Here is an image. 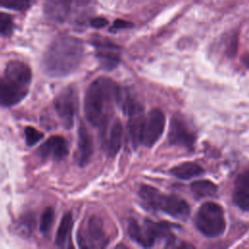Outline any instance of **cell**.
Segmentation results:
<instances>
[{
	"instance_id": "obj_1",
	"label": "cell",
	"mask_w": 249,
	"mask_h": 249,
	"mask_svg": "<svg viewBox=\"0 0 249 249\" xmlns=\"http://www.w3.org/2000/svg\"><path fill=\"white\" fill-rule=\"evenodd\" d=\"M84 54L83 42L73 36L56 38L44 54L43 68L50 77L69 75L80 65Z\"/></svg>"
},
{
	"instance_id": "obj_2",
	"label": "cell",
	"mask_w": 249,
	"mask_h": 249,
	"mask_svg": "<svg viewBox=\"0 0 249 249\" xmlns=\"http://www.w3.org/2000/svg\"><path fill=\"white\" fill-rule=\"evenodd\" d=\"M118 85L109 78L99 77L88 88L84 99V112L93 126L107 124L113 104L116 103Z\"/></svg>"
},
{
	"instance_id": "obj_3",
	"label": "cell",
	"mask_w": 249,
	"mask_h": 249,
	"mask_svg": "<svg viewBox=\"0 0 249 249\" xmlns=\"http://www.w3.org/2000/svg\"><path fill=\"white\" fill-rule=\"evenodd\" d=\"M31 78V69L26 63L10 61L0 79V105L9 107L20 102L28 93Z\"/></svg>"
},
{
	"instance_id": "obj_4",
	"label": "cell",
	"mask_w": 249,
	"mask_h": 249,
	"mask_svg": "<svg viewBox=\"0 0 249 249\" xmlns=\"http://www.w3.org/2000/svg\"><path fill=\"white\" fill-rule=\"evenodd\" d=\"M195 222L197 230L208 237L221 235L226 228L223 208L215 202L202 204L197 210Z\"/></svg>"
},
{
	"instance_id": "obj_5",
	"label": "cell",
	"mask_w": 249,
	"mask_h": 249,
	"mask_svg": "<svg viewBox=\"0 0 249 249\" xmlns=\"http://www.w3.org/2000/svg\"><path fill=\"white\" fill-rule=\"evenodd\" d=\"M77 239L79 246L83 248H103L108 242L103 224L96 216L89 217L86 226L81 227Z\"/></svg>"
},
{
	"instance_id": "obj_6",
	"label": "cell",
	"mask_w": 249,
	"mask_h": 249,
	"mask_svg": "<svg viewBox=\"0 0 249 249\" xmlns=\"http://www.w3.org/2000/svg\"><path fill=\"white\" fill-rule=\"evenodd\" d=\"M164 125V114L160 109L151 110L143 119L141 144L146 147H152L161 136Z\"/></svg>"
},
{
	"instance_id": "obj_7",
	"label": "cell",
	"mask_w": 249,
	"mask_h": 249,
	"mask_svg": "<svg viewBox=\"0 0 249 249\" xmlns=\"http://www.w3.org/2000/svg\"><path fill=\"white\" fill-rule=\"evenodd\" d=\"M54 110L66 128H70L74 124L77 112V94L72 88H67L57 94L53 102Z\"/></svg>"
},
{
	"instance_id": "obj_8",
	"label": "cell",
	"mask_w": 249,
	"mask_h": 249,
	"mask_svg": "<svg viewBox=\"0 0 249 249\" xmlns=\"http://www.w3.org/2000/svg\"><path fill=\"white\" fill-rule=\"evenodd\" d=\"M92 45L96 51V56L100 64L108 70L116 68L121 61V50L107 39L96 38Z\"/></svg>"
},
{
	"instance_id": "obj_9",
	"label": "cell",
	"mask_w": 249,
	"mask_h": 249,
	"mask_svg": "<svg viewBox=\"0 0 249 249\" xmlns=\"http://www.w3.org/2000/svg\"><path fill=\"white\" fill-rule=\"evenodd\" d=\"M156 210H161L164 213L176 219L185 220L190 215V206L186 200L175 196H166L160 194Z\"/></svg>"
},
{
	"instance_id": "obj_10",
	"label": "cell",
	"mask_w": 249,
	"mask_h": 249,
	"mask_svg": "<svg viewBox=\"0 0 249 249\" xmlns=\"http://www.w3.org/2000/svg\"><path fill=\"white\" fill-rule=\"evenodd\" d=\"M168 140L172 145L192 149L195 142V136L186 123L180 118L175 117L170 123Z\"/></svg>"
},
{
	"instance_id": "obj_11",
	"label": "cell",
	"mask_w": 249,
	"mask_h": 249,
	"mask_svg": "<svg viewBox=\"0 0 249 249\" xmlns=\"http://www.w3.org/2000/svg\"><path fill=\"white\" fill-rule=\"evenodd\" d=\"M38 154L42 158H51L61 160L68 155L66 140L59 135H53L48 138L38 149Z\"/></svg>"
},
{
	"instance_id": "obj_12",
	"label": "cell",
	"mask_w": 249,
	"mask_h": 249,
	"mask_svg": "<svg viewBox=\"0 0 249 249\" xmlns=\"http://www.w3.org/2000/svg\"><path fill=\"white\" fill-rule=\"evenodd\" d=\"M93 153L91 136L83 123H80L78 129L77 143V161L80 166H85L89 161Z\"/></svg>"
},
{
	"instance_id": "obj_13",
	"label": "cell",
	"mask_w": 249,
	"mask_h": 249,
	"mask_svg": "<svg viewBox=\"0 0 249 249\" xmlns=\"http://www.w3.org/2000/svg\"><path fill=\"white\" fill-rule=\"evenodd\" d=\"M116 104L128 117L143 113L142 104L137 101L134 95L125 88L118 87L116 94Z\"/></svg>"
},
{
	"instance_id": "obj_14",
	"label": "cell",
	"mask_w": 249,
	"mask_h": 249,
	"mask_svg": "<svg viewBox=\"0 0 249 249\" xmlns=\"http://www.w3.org/2000/svg\"><path fill=\"white\" fill-rule=\"evenodd\" d=\"M233 203L241 210H249V171L239 174L234 182Z\"/></svg>"
},
{
	"instance_id": "obj_15",
	"label": "cell",
	"mask_w": 249,
	"mask_h": 249,
	"mask_svg": "<svg viewBox=\"0 0 249 249\" xmlns=\"http://www.w3.org/2000/svg\"><path fill=\"white\" fill-rule=\"evenodd\" d=\"M72 0H44V11L52 20L61 22L68 17Z\"/></svg>"
},
{
	"instance_id": "obj_16",
	"label": "cell",
	"mask_w": 249,
	"mask_h": 249,
	"mask_svg": "<svg viewBox=\"0 0 249 249\" xmlns=\"http://www.w3.org/2000/svg\"><path fill=\"white\" fill-rule=\"evenodd\" d=\"M123 141V125L119 120H116L110 128L107 140V152L110 157H114L120 150Z\"/></svg>"
},
{
	"instance_id": "obj_17",
	"label": "cell",
	"mask_w": 249,
	"mask_h": 249,
	"mask_svg": "<svg viewBox=\"0 0 249 249\" xmlns=\"http://www.w3.org/2000/svg\"><path fill=\"white\" fill-rule=\"evenodd\" d=\"M171 174H173L175 177L182 179V180H188L196 176L201 175L204 171L203 168L198 165L196 162H183L179 165L174 166L170 170Z\"/></svg>"
},
{
	"instance_id": "obj_18",
	"label": "cell",
	"mask_w": 249,
	"mask_h": 249,
	"mask_svg": "<svg viewBox=\"0 0 249 249\" xmlns=\"http://www.w3.org/2000/svg\"><path fill=\"white\" fill-rule=\"evenodd\" d=\"M73 226V217L70 212L65 213L59 223V227L57 229L56 234H55V244L57 246H64L67 242V239L70 235L71 230Z\"/></svg>"
},
{
	"instance_id": "obj_19",
	"label": "cell",
	"mask_w": 249,
	"mask_h": 249,
	"mask_svg": "<svg viewBox=\"0 0 249 249\" xmlns=\"http://www.w3.org/2000/svg\"><path fill=\"white\" fill-rule=\"evenodd\" d=\"M143 119H144L143 113L136 114L129 117L127 128H128L131 142L134 147L141 144V131H142Z\"/></svg>"
},
{
	"instance_id": "obj_20",
	"label": "cell",
	"mask_w": 249,
	"mask_h": 249,
	"mask_svg": "<svg viewBox=\"0 0 249 249\" xmlns=\"http://www.w3.org/2000/svg\"><path fill=\"white\" fill-rule=\"evenodd\" d=\"M192 191L200 197L213 196L217 193V186L209 180H197L192 183Z\"/></svg>"
},
{
	"instance_id": "obj_21",
	"label": "cell",
	"mask_w": 249,
	"mask_h": 249,
	"mask_svg": "<svg viewBox=\"0 0 249 249\" xmlns=\"http://www.w3.org/2000/svg\"><path fill=\"white\" fill-rule=\"evenodd\" d=\"M127 231H128V234L131 239H133L134 241H136L143 247H151L150 243L148 241V238L145 234L144 229H142L141 226H139V224L135 220L131 219L128 222Z\"/></svg>"
},
{
	"instance_id": "obj_22",
	"label": "cell",
	"mask_w": 249,
	"mask_h": 249,
	"mask_svg": "<svg viewBox=\"0 0 249 249\" xmlns=\"http://www.w3.org/2000/svg\"><path fill=\"white\" fill-rule=\"evenodd\" d=\"M54 221V211L52 207H47L43 211L40 219V231L42 233H48Z\"/></svg>"
},
{
	"instance_id": "obj_23",
	"label": "cell",
	"mask_w": 249,
	"mask_h": 249,
	"mask_svg": "<svg viewBox=\"0 0 249 249\" xmlns=\"http://www.w3.org/2000/svg\"><path fill=\"white\" fill-rule=\"evenodd\" d=\"M0 5L7 9L23 12L30 7V0H0Z\"/></svg>"
},
{
	"instance_id": "obj_24",
	"label": "cell",
	"mask_w": 249,
	"mask_h": 249,
	"mask_svg": "<svg viewBox=\"0 0 249 249\" xmlns=\"http://www.w3.org/2000/svg\"><path fill=\"white\" fill-rule=\"evenodd\" d=\"M24 135H25L26 144L28 146L35 145L44 137V133H42L41 131H39L33 126H26L24 128Z\"/></svg>"
},
{
	"instance_id": "obj_25",
	"label": "cell",
	"mask_w": 249,
	"mask_h": 249,
	"mask_svg": "<svg viewBox=\"0 0 249 249\" xmlns=\"http://www.w3.org/2000/svg\"><path fill=\"white\" fill-rule=\"evenodd\" d=\"M14 27L13 18L10 15L0 12V34L9 35L12 33Z\"/></svg>"
},
{
	"instance_id": "obj_26",
	"label": "cell",
	"mask_w": 249,
	"mask_h": 249,
	"mask_svg": "<svg viewBox=\"0 0 249 249\" xmlns=\"http://www.w3.org/2000/svg\"><path fill=\"white\" fill-rule=\"evenodd\" d=\"M133 24L129 21H126L124 19H116L112 25L111 30H119V29H125V28H130L132 27Z\"/></svg>"
},
{
	"instance_id": "obj_27",
	"label": "cell",
	"mask_w": 249,
	"mask_h": 249,
	"mask_svg": "<svg viewBox=\"0 0 249 249\" xmlns=\"http://www.w3.org/2000/svg\"><path fill=\"white\" fill-rule=\"evenodd\" d=\"M108 24V20L105 18H93L90 20V25L94 28H103Z\"/></svg>"
},
{
	"instance_id": "obj_28",
	"label": "cell",
	"mask_w": 249,
	"mask_h": 249,
	"mask_svg": "<svg viewBox=\"0 0 249 249\" xmlns=\"http://www.w3.org/2000/svg\"><path fill=\"white\" fill-rule=\"evenodd\" d=\"M242 62H243V64H244L246 67L249 68V53H245V54L243 55V57H242Z\"/></svg>"
}]
</instances>
